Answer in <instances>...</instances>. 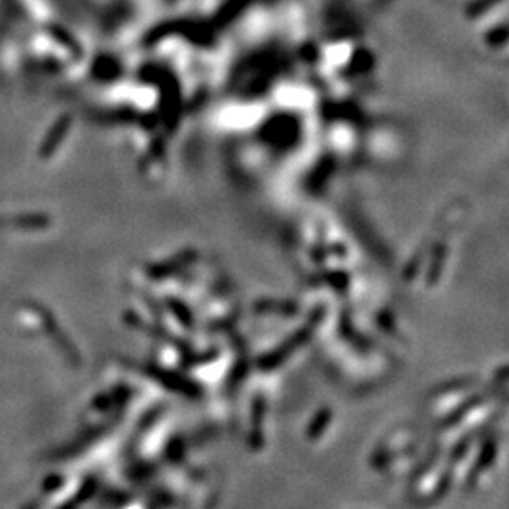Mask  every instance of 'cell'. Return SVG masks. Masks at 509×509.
Wrapping results in <instances>:
<instances>
[{
    "mask_svg": "<svg viewBox=\"0 0 509 509\" xmlns=\"http://www.w3.org/2000/svg\"><path fill=\"white\" fill-rule=\"evenodd\" d=\"M36 313H38V317H40V321L44 324H46V331H48V334L51 337H53V342H59V347H61L62 351L66 353L70 357V345L68 342L64 340V336L61 334V331H59V326L57 324H53V321H51V315H49L48 311L44 310V308H40V306H36Z\"/></svg>",
    "mask_w": 509,
    "mask_h": 509,
    "instance_id": "cell-1",
    "label": "cell"
}]
</instances>
